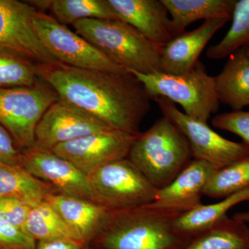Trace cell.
<instances>
[{
  "instance_id": "6da1fadb",
  "label": "cell",
  "mask_w": 249,
  "mask_h": 249,
  "mask_svg": "<svg viewBox=\"0 0 249 249\" xmlns=\"http://www.w3.org/2000/svg\"><path fill=\"white\" fill-rule=\"evenodd\" d=\"M39 76L61 99L76 105L111 128L138 134L151 108V98L129 72L83 70L62 63L37 65Z\"/></svg>"
},
{
  "instance_id": "7a4b0ae2",
  "label": "cell",
  "mask_w": 249,
  "mask_h": 249,
  "mask_svg": "<svg viewBox=\"0 0 249 249\" xmlns=\"http://www.w3.org/2000/svg\"><path fill=\"white\" fill-rule=\"evenodd\" d=\"M183 213L153 203L111 211L89 245L101 249H183L191 240L175 227V219Z\"/></svg>"
},
{
  "instance_id": "3957f363",
  "label": "cell",
  "mask_w": 249,
  "mask_h": 249,
  "mask_svg": "<svg viewBox=\"0 0 249 249\" xmlns=\"http://www.w3.org/2000/svg\"><path fill=\"white\" fill-rule=\"evenodd\" d=\"M127 158L160 190L168 186L191 161L192 153L186 137L163 116L146 132L138 134Z\"/></svg>"
},
{
  "instance_id": "277c9868",
  "label": "cell",
  "mask_w": 249,
  "mask_h": 249,
  "mask_svg": "<svg viewBox=\"0 0 249 249\" xmlns=\"http://www.w3.org/2000/svg\"><path fill=\"white\" fill-rule=\"evenodd\" d=\"M76 33L128 72H160L161 47L119 19H85L73 24Z\"/></svg>"
},
{
  "instance_id": "5b68a950",
  "label": "cell",
  "mask_w": 249,
  "mask_h": 249,
  "mask_svg": "<svg viewBox=\"0 0 249 249\" xmlns=\"http://www.w3.org/2000/svg\"><path fill=\"white\" fill-rule=\"evenodd\" d=\"M142 83L152 100L165 98L182 107L192 119L207 123L219 107L214 76L199 61L190 71L173 75L155 72L149 74L129 72Z\"/></svg>"
},
{
  "instance_id": "8992f818",
  "label": "cell",
  "mask_w": 249,
  "mask_h": 249,
  "mask_svg": "<svg viewBox=\"0 0 249 249\" xmlns=\"http://www.w3.org/2000/svg\"><path fill=\"white\" fill-rule=\"evenodd\" d=\"M60 98L42 78L31 86L0 88V124L9 132L20 151L35 144L37 124Z\"/></svg>"
},
{
  "instance_id": "52a82bcc",
  "label": "cell",
  "mask_w": 249,
  "mask_h": 249,
  "mask_svg": "<svg viewBox=\"0 0 249 249\" xmlns=\"http://www.w3.org/2000/svg\"><path fill=\"white\" fill-rule=\"evenodd\" d=\"M33 22L39 40L60 63L83 70L116 73L128 72L53 16L37 11Z\"/></svg>"
},
{
  "instance_id": "ba28073f",
  "label": "cell",
  "mask_w": 249,
  "mask_h": 249,
  "mask_svg": "<svg viewBox=\"0 0 249 249\" xmlns=\"http://www.w3.org/2000/svg\"><path fill=\"white\" fill-rule=\"evenodd\" d=\"M88 178L99 204L111 211L150 204L158 192L127 157L100 167Z\"/></svg>"
},
{
  "instance_id": "9c48e42d",
  "label": "cell",
  "mask_w": 249,
  "mask_h": 249,
  "mask_svg": "<svg viewBox=\"0 0 249 249\" xmlns=\"http://www.w3.org/2000/svg\"><path fill=\"white\" fill-rule=\"evenodd\" d=\"M163 115L173 121L189 142L193 160H201L219 170L249 159V146L232 142L213 130L207 123L192 119L165 98H155Z\"/></svg>"
},
{
  "instance_id": "30bf717a",
  "label": "cell",
  "mask_w": 249,
  "mask_h": 249,
  "mask_svg": "<svg viewBox=\"0 0 249 249\" xmlns=\"http://www.w3.org/2000/svg\"><path fill=\"white\" fill-rule=\"evenodd\" d=\"M112 129L96 116L60 98L47 109L37 124L35 144L52 150L65 142Z\"/></svg>"
},
{
  "instance_id": "8fae6325",
  "label": "cell",
  "mask_w": 249,
  "mask_h": 249,
  "mask_svg": "<svg viewBox=\"0 0 249 249\" xmlns=\"http://www.w3.org/2000/svg\"><path fill=\"white\" fill-rule=\"evenodd\" d=\"M37 10L18 0H0V48L24 55L38 65L60 63L39 40L34 27Z\"/></svg>"
},
{
  "instance_id": "7c38bea8",
  "label": "cell",
  "mask_w": 249,
  "mask_h": 249,
  "mask_svg": "<svg viewBox=\"0 0 249 249\" xmlns=\"http://www.w3.org/2000/svg\"><path fill=\"white\" fill-rule=\"evenodd\" d=\"M21 152V165L36 178L51 185L62 194L101 205L88 176L71 162L36 144Z\"/></svg>"
},
{
  "instance_id": "4fadbf2b",
  "label": "cell",
  "mask_w": 249,
  "mask_h": 249,
  "mask_svg": "<svg viewBox=\"0 0 249 249\" xmlns=\"http://www.w3.org/2000/svg\"><path fill=\"white\" fill-rule=\"evenodd\" d=\"M138 134L112 129L65 142L52 150L88 176L103 165L127 158Z\"/></svg>"
},
{
  "instance_id": "5bb4252c",
  "label": "cell",
  "mask_w": 249,
  "mask_h": 249,
  "mask_svg": "<svg viewBox=\"0 0 249 249\" xmlns=\"http://www.w3.org/2000/svg\"><path fill=\"white\" fill-rule=\"evenodd\" d=\"M116 19L127 23L160 47L175 36L162 0H107Z\"/></svg>"
},
{
  "instance_id": "9a60e30c",
  "label": "cell",
  "mask_w": 249,
  "mask_h": 249,
  "mask_svg": "<svg viewBox=\"0 0 249 249\" xmlns=\"http://www.w3.org/2000/svg\"><path fill=\"white\" fill-rule=\"evenodd\" d=\"M213 19L204 21L194 30L175 36L160 50V72L178 75L186 73L199 61L201 52L211 39L229 21Z\"/></svg>"
},
{
  "instance_id": "2e32d148",
  "label": "cell",
  "mask_w": 249,
  "mask_h": 249,
  "mask_svg": "<svg viewBox=\"0 0 249 249\" xmlns=\"http://www.w3.org/2000/svg\"><path fill=\"white\" fill-rule=\"evenodd\" d=\"M217 170L203 160H191L168 186L158 190L152 203L184 212L200 206L205 188Z\"/></svg>"
},
{
  "instance_id": "e0dca14e",
  "label": "cell",
  "mask_w": 249,
  "mask_h": 249,
  "mask_svg": "<svg viewBox=\"0 0 249 249\" xmlns=\"http://www.w3.org/2000/svg\"><path fill=\"white\" fill-rule=\"evenodd\" d=\"M45 201L88 245L101 231L111 211L93 201L60 193L49 195Z\"/></svg>"
},
{
  "instance_id": "ac0fdd59",
  "label": "cell",
  "mask_w": 249,
  "mask_h": 249,
  "mask_svg": "<svg viewBox=\"0 0 249 249\" xmlns=\"http://www.w3.org/2000/svg\"><path fill=\"white\" fill-rule=\"evenodd\" d=\"M214 82L219 103L233 111L249 106V58L244 47L229 55Z\"/></svg>"
},
{
  "instance_id": "d6986e66",
  "label": "cell",
  "mask_w": 249,
  "mask_h": 249,
  "mask_svg": "<svg viewBox=\"0 0 249 249\" xmlns=\"http://www.w3.org/2000/svg\"><path fill=\"white\" fill-rule=\"evenodd\" d=\"M171 19L174 36L201 19H231L236 0H162Z\"/></svg>"
},
{
  "instance_id": "ffe728a7",
  "label": "cell",
  "mask_w": 249,
  "mask_h": 249,
  "mask_svg": "<svg viewBox=\"0 0 249 249\" xmlns=\"http://www.w3.org/2000/svg\"><path fill=\"white\" fill-rule=\"evenodd\" d=\"M245 201H249V188L228 196L219 202L202 204L183 213L175 219V229L191 240L227 217V213L232 207Z\"/></svg>"
},
{
  "instance_id": "44dd1931",
  "label": "cell",
  "mask_w": 249,
  "mask_h": 249,
  "mask_svg": "<svg viewBox=\"0 0 249 249\" xmlns=\"http://www.w3.org/2000/svg\"><path fill=\"white\" fill-rule=\"evenodd\" d=\"M54 193L58 192L22 166L0 163V197L18 199L34 207Z\"/></svg>"
},
{
  "instance_id": "7402d4cb",
  "label": "cell",
  "mask_w": 249,
  "mask_h": 249,
  "mask_svg": "<svg viewBox=\"0 0 249 249\" xmlns=\"http://www.w3.org/2000/svg\"><path fill=\"white\" fill-rule=\"evenodd\" d=\"M183 249H249V227L227 216L193 237Z\"/></svg>"
},
{
  "instance_id": "603a6c76",
  "label": "cell",
  "mask_w": 249,
  "mask_h": 249,
  "mask_svg": "<svg viewBox=\"0 0 249 249\" xmlns=\"http://www.w3.org/2000/svg\"><path fill=\"white\" fill-rule=\"evenodd\" d=\"M25 232L36 242L54 239H71L85 243L45 201L31 208L26 222Z\"/></svg>"
},
{
  "instance_id": "cb8c5ba5",
  "label": "cell",
  "mask_w": 249,
  "mask_h": 249,
  "mask_svg": "<svg viewBox=\"0 0 249 249\" xmlns=\"http://www.w3.org/2000/svg\"><path fill=\"white\" fill-rule=\"evenodd\" d=\"M231 19L225 36L208 49L206 55L211 60L227 58L249 43V0H236Z\"/></svg>"
},
{
  "instance_id": "d4e9b609",
  "label": "cell",
  "mask_w": 249,
  "mask_h": 249,
  "mask_svg": "<svg viewBox=\"0 0 249 249\" xmlns=\"http://www.w3.org/2000/svg\"><path fill=\"white\" fill-rule=\"evenodd\" d=\"M49 9L66 26L85 19H117L107 0H53Z\"/></svg>"
},
{
  "instance_id": "484cf974",
  "label": "cell",
  "mask_w": 249,
  "mask_h": 249,
  "mask_svg": "<svg viewBox=\"0 0 249 249\" xmlns=\"http://www.w3.org/2000/svg\"><path fill=\"white\" fill-rule=\"evenodd\" d=\"M37 65L21 54L0 48V88L35 84L41 79Z\"/></svg>"
},
{
  "instance_id": "4316f807",
  "label": "cell",
  "mask_w": 249,
  "mask_h": 249,
  "mask_svg": "<svg viewBox=\"0 0 249 249\" xmlns=\"http://www.w3.org/2000/svg\"><path fill=\"white\" fill-rule=\"evenodd\" d=\"M249 188V159L238 160L217 170L204 191V196L224 199Z\"/></svg>"
},
{
  "instance_id": "83f0119b",
  "label": "cell",
  "mask_w": 249,
  "mask_h": 249,
  "mask_svg": "<svg viewBox=\"0 0 249 249\" xmlns=\"http://www.w3.org/2000/svg\"><path fill=\"white\" fill-rule=\"evenodd\" d=\"M211 123L216 128L238 136L249 146V111H232L218 114L213 118Z\"/></svg>"
},
{
  "instance_id": "f1b7e54d",
  "label": "cell",
  "mask_w": 249,
  "mask_h": 249,
  "mask_svg": "<svg viewBox=\"0 0 249 249\" xmlns=\"http://www.w3.org/2000/svg\"><path fill=\"white\" fill-rule=\"evenodd\" d=\"M36 244L27 232L0 217V249H36Z\"/></svg>"
},
{
  "instance_id": "f546056e",
  "label": "cell",
  "mask_w": 249,
  "mask_h": 249,
  "mask_svg": "<svg viewBox=\"0 0 249 249\" xmlns=\"http://www.w3.org/2000/svg\"><path fill=\"white\" fill-rule=\"evenodd\" d=\"M31 208L24 201L18 199L0 197V217L24 232Z\"/></svg>"
},
{
  "instance_id": "4dcf8cb0",
  "label": "cell",
  "mask_w": 249,
  "mask_h": 249,
  "mask_svg": "<svg viewBox=\"0 0 249 249\" xmlns=\"http://www.w3.org/2000/svg\"><path fill=\"white\" fill-rule=\"evenodd\" d=\"M21 160L22 152L9 132L0 124V163L22 166Z\"/></svg>"
},
{
  "instance_id": "1f68e13d",
  "label": "cell",
  "mask_w": 249,
  "mask_h": 249,
  "mask_svg": "<svg viewBox=\"0 0 249 249\" xmlns=\"http://www.w3.org/2000/svg\"><path fill=\"white\" fill-rule=\"evenodd\" d=\"M89 245L71 239H54L39 241L36 249H88Z\"/></svg>"
},
{
  "instance_id": "d6a6232c",
  "label": "cell",
  "mask_w": 249,
  "mask_h": 249,
  "mask_svg": "<svg viewBox=\"0 0 249 249\" xmlns=\"http://www.w3.org/2000/svg\"><path fill=\"white\" fill-rule=\"evenodd\" d=\"M232 218L234 219H238V220L242 221L249 224V211H246V212L237 213L232 215Z\"/></svg>"
},
{
  "instance_id": "836d02e7",
  "label": "cell",
  "mask_w": 249,
  "mask_h": 249,
  "mask_svg": "<svg viewBox=\"0 0 249 249\" xmlns=\"http://www.w3.org/2000/svg\"><path fill=\"white\" fill-rule=\"evenodd\" d=\"M244 49H245L246 53H247V55H248L249 58V43L248 45H246L245 47H244Z\"/></svg>"
},
{
  "instance_id": "e575fe53",
  "label": "cell",
  "mask_w": 249,
  "mask_h": 249,
  "mask_svg": "<svg viewBox=\"0 0 249 249\" xmlns=\"http://www.w3.org/2000/svg\"><path fill=\"white\" fill-rule=\"evenodd\" d=\"M89 249H101L98 248V247H96V246L89 245Z\"/></svg>"
},
{
  "instance_id": "d590c367",
  "label": "cell",
  "mask_w": 249,
  "mask_h": 249,
  "mask_svg": "<svg viewBox=\"0 0 249 249\" xmlns=\"http://www.w3.org/2000/svg\"><path fill=\"white\" fill-rule=\"evenodd\" d=\"M88 249H89V248H88Z\"/></svg>"
}]
</instances>
